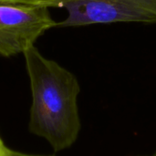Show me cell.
<instances>
[{
	"instance_id": "obj_1",
	"label": "cell",
	"mask_w": 156,
	"mask_h": 156,
	"mask_svg": "<svg viewBox=\"0 0 156 156\" xmlns=\"http://www.w3.org/2000/svg\"><path fill=\"white\" fill-rule=\"evenodd\" d=\"M23 55L32 91L29 130L56 152L66 150L77 141L81 128L79 81L67 69L42 56L35 46Z\"/></svg>"
},
{
	"instance_id": "obj_2",
	"label": "cell",
	"mask_w": 156,
	"mask_h": 156,
	"mask_svg": "<svg viewBox=\"0 0 156 156\" xmlns=\"http://www.w3.org/2000/svg\"><path fill=\"white\" fill-rule=\"evenodd\" d=\"M67 17L57 27L94 24H156V0H65Z\"/></svg>"
},
{
	"instance_id": "obj_3",
	"label": "cell",
	"mask_w": 156,
	"mask_h": 156,
	"mask_svg": "<svg viewBox=\"0 0 156 156\" xmlns=\"http://www.w3.org/2000/svg\"><path fill=\"white\" fill-rule=\"evenodd\" d=\"M57 27L48 8L0 3V55L24 54L47 30Z\"/></svg>"
},
{
	"instance_id": "obj_4",
	"label": "cell",
	"mask_w": 156,
	"mask_h": 156,
	"mask_svg": "<svg viewBox=\"0 0 156 156\" xmlns=\"http://www.w3.org/2000/svg\"><path fill=\"white\" fill-rule=\"evenodd\" d=\"M65 0H0L2 4L38 5L45 7H63Z\"/></svg>"
},
{
	"instance_id": "obj_5",
	"label": "cell",
	"mask_w": 156,
	"mask_h": 156,
	"mask_svg": "<svg viewBox=\"0 0 156 156\" xmlns=\"http://www.w3.org/2000/svg\"><path fill=\"white\" fill-rule=\"evenodd\" d=\"M9 150L10 149H8L5 146V144H4V142H3V140H2V138L0 136V156H10Z\"/></svg>"
},
{
	"instance_id": "obj_6",
	"label": "cell",
	"mask_w": 156,
	"mask_h": 156,
	"mask_svg": "<svg viewBox=\"0 0 156 156\" xmlns=\"http://www.w3.org/2000/svg\"><path fill=\"white\" fill-rule=\"evenodd\" d=\"M9 154H10V156H53V155H34V154H24V153H20V152L13 151V150H9Z\"/></svg>"
},
{
	"instance_id": "obj_7",
	"label": "cell",
	"mask_w": 156,
	"mask_h": 156,
	"mask_svg": "<svg viewBox=\"0 0 156 156\" xmlns=\"http://www.w3.org/2000/svg\"><path fill=\"white\" fill-rule=\"evenodd\" d=\"M151 156H156V154H154V155H151Z\"/></svg>"
}]
</instances>
